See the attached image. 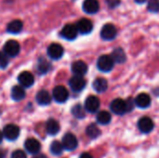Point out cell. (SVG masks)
I'll return each mask as SVG.
<instances>
[{
    "instance_id": "obj_10",
    "label": "cell",
    "mask_w": 159,
    "mask_h": 158,
    "mask_svg": "<svg viewBox=\"0 0 159 158\" xmlns=\"http://www.w3.org/2000/svg\"><path fill=\"white\" fill-rule=\"evenodd\" d=\"M77 27L74 24H66L61 32V35L66 40H74L77 36Z\"/></svg>"
},
{
    "instance_id": "obj_23",
    "label": "cell",
    "mask_w": 159,
    "mask_h": 158,
    "mask_svg": "<svg viewBox=\"0 0 159 158\" xmlns=\"http://www.w3.org/2000/svg\"><path fill=\"white\" fill-rule=\"evenodd\" d=\"M50 63L45 59V58H39L37 64H36V70L39 74H45L50 70Z\"/></svg>"
},
{
    "instance_id": "obj_4",
    "label": "cell",
    "mask_w": 159,
    "mask_h": 158,
    "mask_svg": "<svg viewBox=\"0 0 159 158\" xmlns=\"http://www.w3.org/2000/svg\"><path fill=\"white\" fill-rule=\"evenodd\" d=\"M61 143L63 148L67 151H74L78 145L76 137L72 133H66L62 138Z\"/></svg>"
},
{
    "instance_id": "obj_7",
    "label": "cell",
    "mask_w": 159,
    "mask_h": 158,
    "mask_svg": "<svg viewBox=\"0 0 159 158\" xmlns=\"http://www.w3.org/2000/svg\"><path fill=\"white\" fill-rule=\"evenodd\" d=\"M64 49L62 46L58 43H52L48 47V55L52 60H59L62 57Z\"/></svg>"
},
{
    "instance_id": "obj_16",
    "label": "cell",
    "mask_w": 159,
    "mask_h": 158,
    "mask_svg": "<svg viewBox=\"0 0 159 158\" xmlns=\"http://www.w3.org/2000/svg\"><path fill=\"white\" fill-rule=\"evenodd\" d=\"M72 72L75 75L83 76L88 72V65L82 61H76L72 64Z\"/></svg>"
},
{
    "instance_id": "obj_14",
    "label": "cell",
    "mask_w": 159,
    "mask_h": 158,
    "mask_svg": "<svg viewBox=\"0 0 159 158\" xmlns=\"http://www.w3.org/2000/svg\"><path fill=\"white\" fill-rule=\"evenodd\" d=\"M76 27H77V30L80 34H89L92 29H93V24L91 22L90 20L89 19H81L77 21L76 23Z\"/></svg>"
},
{
    "instance_id": "obj_9",
    "label": "cell",
    "mask_w": 159,
    "mask_h": 158,
    "mask_svg": "<svg viewBox=\"0 0 159 158\" xmlns=\"http://www.w3.org/2000/svg\"><path fill=\"white\" fill-rule=\"evenodd\" d=\"M69 86L75 92H80L85 87H86V80L83 78V76L80 75H74L69 80Z\"/></svg>"
},
{
    "instance_id": "obj_3",
    "label": "cell",
    "mask_w": 159,
    "mask_h": 158,
    "mask_svg": "<svg viewBox=\"0 0 159 158\" xmlns=\"http://www.w3.org/2000/svg\"><path fill=\"white\" fill-rule=\"evenodd\" d=\"M52 97L53 99L59 102V103H63L68 100L69 97V92L66 89V88H64L63 86H57L53 88L52 91Z\"/></svg>"
},
{
    "instance_id": "obj_11",
    "label": "cell",
    "mask_w": 159,
    "mask_h": 158,
    "mask_svg": "<svg viewBox=\"0 0 159 158\" xmlns=\"http://www.w3.org/2000/svg\"><path fill=\"white\" fill-rule=\"evenodd\" d=\"M18 81H19L20 85L22 86L23 88H30L34 85V77L32 73H30L28 71H24L19 74Z\"/></svg>"
},
{
    "instance_id": "obj_29",
    "label": "cell",
    "mask_w": 159,
    "mask_h": 158,
    "mask_svg": "<svg viewBox=\"0 0 159 158\" xmlns=\"http://www.w3.org/2000/svg\"><path fill=\"white\" fill-rule=\"evenodd\" d=\"M85 108L82 107L80 104H76L73 107L72 109V114L74 115V116H75L76 118H84L85 117Z\"/></svg>"
},
{
    "instance_id": "obj_30",
    "label": "cell",
    "mask_w": 159,
    "mask_h": 158,
    "mask_svg": "<svg viewBox=\"0 0 159 158\" xmlns=\"http://www.w3.org/2000/svg\"><path fill=\"white\" fill-rule=\"evenodd\" d=\"M148 9L152 12H158L159 11V1L158 0H151L148 3Z\"/></svg>"
},
{
    "instance_id": "obj_19",
    "label": "cell",
    "mask_w": 159,
    "mask_h": 158,
    "mask_svg": "<svg viewBox=\"0 0 159 158\" xmlns=\"http://www.w3.org/2000/svg\"><path fill=\"white\" fill-rule=\"evenodd\" d=\"M36 102L38 104L40 105H48L51 102V96L50 94L47 91V90H40L38 91V93L36 94Z\"/></svg>"
},
{
    "instance_id": "obj_20",
    "label": "cell",
    "mask_w": 159,
    "mask_h": 158,
    "mask_svg": "<svg viewBox=\"0 0 159 158\" xmlns=\"http://www.w3.org/2000/svg\"><path fill=\"white\" fill-rule=\"evenodd\" d=\"M46 130L49 135H56L60 131V124L55 119H48L46 123Z\"/></svg>"
},
{
    "instance_id": "obj_36",
    "label": "cell",
    "mask_w": 159,
    "mask_h": 158,
    "mask_svg": "<svg viewBox=\"0 0 159 158\" xmlns=\"http://www.w3.org/2000/svg\"><path fill=\"white\" fill-rule=\"evenodd\" d=\"M3 138H4L3 131H0V143H1V142H2V141H3Z\"/></svg>"
},
{
    "instance_id": "obj_12",
    "label": "cell",
    "mask_w": 159,
    "mask_h": 158,
    "mask_svg": "<svg viewBox=\"0 0 159 158\" xmlns=\"http://www.w3.org/2000/svg\"><path fill=\"white\" fill-rule=\"evenodd\" d=\"M24 147H25L26 151L32 155L39 154V152L41 150L40 142L36 139H34V138H30V139L26 140V142L24 143Z\"/></svg>"
},
{
    "instance_id": "obj_25",
    "label": "cell",
    "mask_w": 159,
    "mask_h": 158,
    "mask_svg": "<svg viewBox=\"0 0 159 158\" xmlns=\"http://www.w3.org/2000/svg\"><path fill=\"white\" fill-rule=\"evenodd\" d=\"M111 57H112V59L114 60V61H115V62H116V63H122V62H125V61H126V59H127V57H126V54H125L124 50H123L122 48H120V47L116 48V49L113 51V53H112Z\"/></svg>"
},
{
    "instance_id": "obj_38",
    "label": "cell",
    "mask_w": 159,
    "mask_h": 158,
    "mask_svg": "<svg viewBox=\"0 0 159 158\" xmlns=\"http://www.w3.org/2000/svg\"><path fill=\"white\" fill-rule=\"evenodd\" d=\"M146 0H136V2L137 3H139V4H143V3H144Z\"/></svg>"
},
{
    "instance_id": "obj_27",
    "label": "cell",
    "mask_w": 159,
    "mask_h": 158,
    "mask_svg": "<svg viewBox=\"0 0 159 158\" xmlns=\"http://www.w3.org/2000/svg\"><path fill=\"white\" fill-rule=\"evenodd\" d=\"M87 135L91 139H96L101 135V130L95 124H91L87 128Z\"/></svg>"
},
{
    "instance_id": "obj_22",
    "label": "cell",
    "mask_w": 159,
    "mask_h": 158,
    "mask_svg": "<svg viewBox=\"0 0 159 158\" xmlns=\"http://www.w3.org/2000/svg\"><path fill=\"white\" fill-rule=\"evenodd\" d=\"M23 27V23L20 20H14L10 21L7 26V31L10 34H19Z\"/></svg>"
},
{
    "instance_id": "obj_24",
    "label": "cell",
    "mask_w": 159,
    "mask_h": 158,
    "mask_svg": "<svg viewBox=\"0 0 159 158\" xmlns=\"http://www.w3.org/2000/svg\"><path fill=\"white\" fill-rule=\"evenodd\" d=\"M93 88L97 92H100V93L101 92H104L108 88V82H107V80L104 79V78H102V77L97 78L93 82Z\"/></svg>"
},
{
    "instance_id": "obj_17",
    "label": "cell",
    "mask_w": 159,
    "mask_h": 158,
    "mask_svg": "<svg viewBox=\"0 0 159 158\" xmlns=\"http://www.w3.org/2000/svg\"><path fill=\"white\" fill-rule=\"evenodd\" d=\"M100 5L98 0H85L83 3V9L88 14H94L98 12Z\"/></svg>"
},
{
    "instance_id": "obj_5",
    "label": "cell",
    "mask_w": 159,
    "mask_h": 158,
    "mask_svg": "<svg viewBox=\"0 0 159 158\" xmlns=\"http://www.w3.org/2000/svg\"><path fill=\"white\" fill-rule=\"evenodd\" d=\"M3 135L8 141H15L20 135V129L14 124L7 125L3 129Z\"/></svg>"
},
{
    "instance_id": "obj_28",
    "label": "cell",
    "mask_w": 159,
    "mask_h": 158,
    "mask_svg": "<svg viewBox=\"0 0 159 158\" xmlns=\"http://www.w3.org/2000/svg\"><path fill=\"white\" fill-rule=\"evenodd\" d=\"M63 149H64V148H63V146H62V143L60 142H57V141L53 142L51 143V145H50V152H51L53 155H55V156H60V155H61Z\"/></svg>"
},
{
    "instance_id": "obj_13",
    "label": "cell",
    "mask_w": 159,
    "mask_h": 158,
    "mask_svg": "<svg viewBox=\"0 0 159 158\" xmlns=\"http://www.w3.org/2000/svg\"><path fill=\"white\" fill-rule=\"evenodd\" d=\"M100 100L96 96H89L85 101V109L89 113H96L100 108Z\"/></svg>"
},
{
    "instance_id": "obj_2",
    "label": "cell",
    "mask_w": 159,
    "mask_h": 158,
    "mask_svg": "<svg viewBox=\"0 0 159 158\" xmlns=\"http://www.w3.org/2000/svg\"><path fill=\"white\" fill-rule=\"evenodd\" d=\"M110 108H111L113 113H115L116 115H122L126 114L129 111V107H128L127 102L122 100V99H116V100H114L111 102Z\"/></svg>"
},
{
    "instance_id": "obj_34",
    "label": "cell",
    "mask_w": 159,
    "mask_h": 158,
    "mask_svg": "<svg viewBox=\"0 0 159 158\" xmlns=\"http://www.w3.org/2000/svg\"><path fill=\"white\" fill-rule=\"evenodd\" d=\"M79 158H93V157H92V156H91V155H89V153H83V154L80 156V157Z\"/></svg>"
},
{
    "instance_id": "obj_31",
    "label": "cell",
    "mask_w": 159,
    "mask_h": 158,
    "mask_svg": "<svg viewBox=\"0 0 159 158\" xmlns=\"http://www.w3.org/2000/svg\"><path fill=\"white\" fill-rule=\"evenodd\" d=\"M7 55L5 52L0 51V68L5 69L8 65V60H7Z\"/></svg>"
},
{
    "instance_id": "obj_35",
    "label": "cell",
    "mask_w": 159,
    "mask_h": 158,
    "mask_svg": "<svg viewBox=\"0 0 159 158\" xmlns=\"http://www.w3.org/2000/svg\"><path fill=\"white\" fill-rule=\"evenodd\" d=\"M34 158H47L45 156H43V155H39V154H36L35 155V156Z\"/></svg>"
},
{
    "instance_id": "obj_15",
    "label": "cell",
    "mask_w": 159,
    "mask_h": 158,
    "mask_svg": "<svg viewBox=\"0 0 159 158\" xmlns=\"http://www.w3.org/2000/svg\"><path fill=\"white\" fill-rule=\"evenodd\" d=\"M154 122L150 117H142L138 122V128L143 133H149L154 129Z\"/></svg>"
},
{
    "instance_id": "obj_33",
    "label": "cell",
    "mask_w": 159,
    "mask_h": 158,
    "mask_svg": "<svg viewBox=\"0 0 159 158\" xmlns=\"http://www.w3.org/2000/svg\"><path fill=\"white\" fill-rule=\"evenodd\" d=\"M106 3L108 4V6L112 8L116 7L117 6H119L120 4V0H106Z\"/></svg>"
},
{
    "instance_id": "obj_6",
    "label": "cell",
    "mask_w": 159,
    "mask_h": 158,
    "mask_svg": "<svg viewBox=\"0 0 159 158\" xmlns=\"http://www.w3.org/2000/svg\"><path fill=\"white\" fill-rule=\"evenodd\" d=\"M20 50V44L15 40H8L5 43L4 52L9 57H15L19 54Z\"/></svg>"
},
{
    "instance_id": "obj_21",
    "label": "cell",
    "mask_w": 159,
    "mask_h": 158,
    "mask_svg": "<svg viewBox=\"0 0 159 158\" xmlns=\"http://www.w3.org/2000/svg\"><path fill=\"white\" fill-rule=\"evenodd\" d=\"M25 97V90L22 86H14L11 89V98L16 101L20 102L23 100Z\"/></svg>"
},
{
    "instance_id": "obj_1",
    "label": "cell",
    "mask_w": 159,
    "mask_h": 158,
    "mask_svg": "<svg viewBox=\"0 0 159 158\" xmlns=\"http://www.w3.org/2000/svg\"><path fill=\"white\" fill-rule=\"evenodd\" d=\"M114 64H115L114 60L112 59L111 56H108V55H102V56H101L98 59V61H97V67H98V69L100 71H102V72H104V73L110 72L113 69Z\"/></svg>"
},
{
    "instance_id": "obj_18",
    "label": "cell",
    "mask_w": 159,
    "mask_h": 158,
    "mask_svg": "<svg viewBox=\"0 0 159 158\" xmlns=\"http://www.w3.org/2000/svg\"><path fill=\"white\" fill-rule=\"evenodd\" d=\"M135 104L142 109L147 108L151 104V98L147 93H141L135 99Z\"/></svg>"
},
{
    "instance_id": "obj_8",
    "label": "cell",
    "mask_w": 159,
    "mask_h": 158,
    "mask_svg": "<svg viewBox=\"0 0 159 158\" xmlns=\"http://www.w3.org/2000/svg\"><path fill=\"white\" fill-rule=\"evenodd\" d=\"M116 34H117L116 28L115 25L111 23L105 24L101 31V36L104 40H113L116 38Z\"/></svg>"
},
{
    "instance_id": "obj_32",
    "label": "cell",
    "mask_w": 159,
    "mask_h": 158,
    "mask_svg": "<svg viewBox=\"0 0 159 158\" xmlns=\"http://www.w3.org/2000/svg\"><path fill=\"white\" fill-rule=\"evenodd\" d=\"M11 158H27L26 154L21 150H16L12 153Z\"/></svg>"
},
{
    "instance_id": "obj_37",
    "label": "cell",
    "mask_w": 159,
    "mask_h": 158,
    "mask_svg": "<svg viewBox=\"0 0 159 158\" xmlns=\"http://www.w3.org/2000/svg\"><path fill=\"white\" fill-rule=\"evenodd\" d=\"M0 158H5V154L2 150H0Z\"/></svg>"
},
{
    "instance_id": "obj_26",
    "label": "cell",
    "mask_w": 159,
    "mask_h": 158,
    "mask_svg": "<svg viewBox=\"0 0 159 158\" xmlns=\"http://www.w3.org/2000/svg\"><path fill=\"white\" fill-rule=\"evenodd\" d=\"M111 120H112V116L110 113L106 111H102L97 115V121L101 125H107L111 122Z\"/></svg>"
}]
</instances>
